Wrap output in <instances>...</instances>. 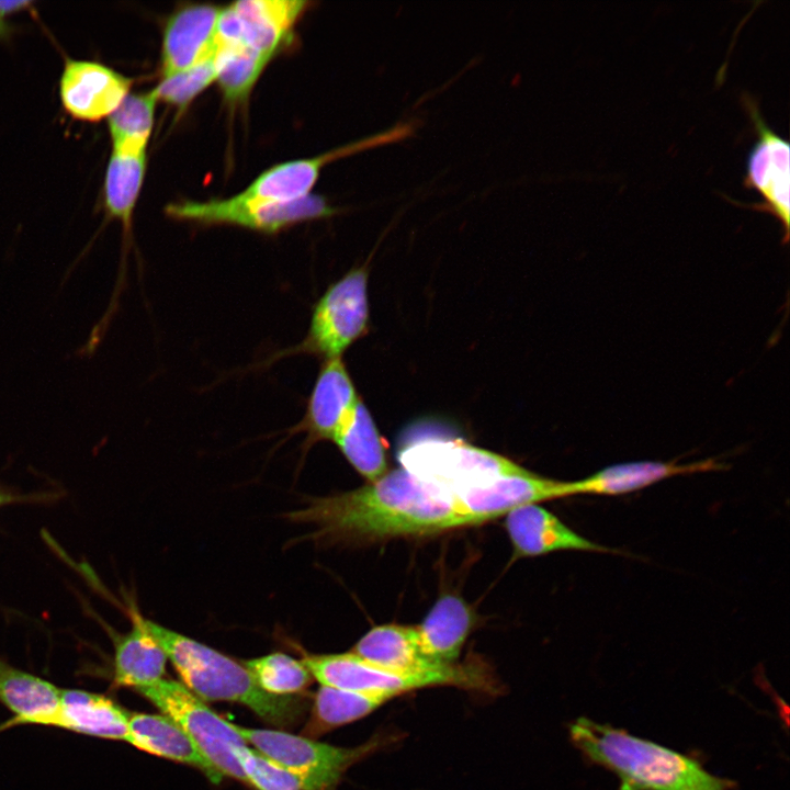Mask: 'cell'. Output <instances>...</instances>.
Returning <instances> with one entry per match:
<instances>
[{
	"mask_svg": "<svg viewBox=\"0 0 790 790\" xmlns=\"http://www.w3.org/2000/svg\"><path fill=\"white\" fill-rule=\"evenodd\" d=\"M144 624L184 686L199 698L240 703L276 726L293 723L303 712L297 698L264 692L244 665L215 648L150 619L144 618Z\"/></svg>",
	"mask_w": 790,
	"mask_h": 790,
	"instance_id": "cell-3",
	"label": "cell"
},
{
	"mask_svg": "<svg viewBox=\"0 0 790 790\" xmlns=\"http://www.w3.org/2000/svg\"><path fill=\"white\" fill-rule=\"evenodd\" d=\"M505 527L518 557L538 556L562 550L614 554L619 552L584 538L538 504L508 511Z\"/></svg>",
	"mask_w": 790,
	"mask_h": 790,
	"instance_id": "cell-16",
	"label": "cell"
},
{
	"mask_svg": "<svg viewBox=\"0 0 790 790\" xmlns=\"http://www.w3.org/2000/svg\"><path fill=\"white\" fill-rule=\"evenodd\" d=\"M129 613V631L113 635V680L137 690L163 678L168 657L145 628L144 617L134 609Z\"/></svg>",
	"mask_w": 790,
	"mask_h": 790,
	"instance_id": "cell-22",
	"label": "cell"
},
{
	"mask_svg": "<svg viewBox=\"0 0 790 790\" xmlns=\"http://www.w3.org/2000/svg\"><path fill=\"white\" fill-rule=\"evenodd\" d=\"M133 79L93 60L67 58L59 79L63 109L72 119H108L129 93Z\"/></svg>",
	"mask_w": 790,
	"mask_h": 790,
	"instance_id": "cell-12",
	"label": "cell"
},
{
	"mask_svg": "<svg viewBox=\"0 0 790 790\" xmlns=\"http://www.w3.org/2000/svg\"><path fill=\"white\" fill-rule=\"evenodd\" d=\"M216 78L217 64L214 53L183 71L161 78L153 91L157 100L183 111Z\"/></svg>",
	"mask_w": 790,
	"mask_h": 790,
	"instance_id": "cell-30",
	"label": "cell"
},
{
	"mask_svg": "<svg viewBox=\"0 0 790 790\" xmlns=\"http://www.w3.org/2000/svg\"><path fill=\"white\" fill-rule=\"evenodd\" d=\"M234 754L244 771L246 782L257 790H304L298 776L271 760L257 749L239 746Z\"/></svg>",
	"mask_w": 790,
	"mask_h": 790,
	"instance_id": "cell-31",
	"label": "cell"
},
{
	"mask_svg": "<svg viewBox=\"0 0 790 790\" xmlns=\"http://www.w3.org/2000/svg\"><path fill=\"white\" fill-rule=\"evenodd\" d=\"M368 270L354 268L332 283L315 304L305 338L286 353L321 359L342 353L368 330Z\"/></svg>",
	"mask_w": 790,
	"mask_h": 790,
	"instance_id": "cell-8",
	"label": "cell"
},
{
	"mask_svg": "<svg viewBox=\"0 0 790 790\" xmlns=\"http://www.w3.org/2000/svg\"><path fill=\"white\" fill-rule=\"evenodd\" d=\"M59 701L60 689L54 684L0 657V703L13 714L0 731L25 724L52 727Z\"/></svg>",
	"mask_w": 790,
	"mask_h": 790,
	"instance_id": "cell-18",
	"label": "cell"
},
{
	"mask_svg": "<svg viewBox=\"0 0 790 790\" xmlns=\"http://www.w3.org/2000/svg\"><path fill=\"white\" fill-rule=\"evenodd\" d=\"M308 1L242 0L222 9L216 42L240 45L272 58L286 44Z\"/></svg>",
	"mask_w": 790,
	"mask_h": 790,
	"instance_id": "cell-10",
	"label": "cell"
},
{
	"mask_svg": "<svg viewBox=\"0 0 790 790\" xmlns=\"http://www.w3.org/2000/svg\"><path fill=\"white\" fill-rule=\"evenodd\" d=\"M221 11L212 4H190L169 16L161 46L162 78L183 71L215 53Z\"/></svg>",
	"mask_w": 790,
	"mask_h": 790,
	"instance_id": "cell-14",
	"label": "cell"
},
{
	"mask_svg": "<svg viewBox=\"0 0 790 790\" xmlns=\"http://www.w3.org/2000/svg\"><path fill=\"white\" fill-rule=\"evenodd\" d=\"M147 165L146 153L112 150L106 165L103 196L108 214L122 222L125 233L131 230Z\"/></svg>",
	"mask_w": 790,
	"mask_h": 790,
	"instance_id": "cell-26",
	"label": "cell"
},
{
	"mask_svg": "<svg viewBox=\"0 0 790 790\" xmlns=\"http://www.w3.org/2000/svg\"><path fill=\"white\" fill-rule=\"evenodd\" d=\"M10 33V25L7 23L5 18L0 13V38L8 36Z\"/></svg>",
	"mask_w": 790,
	"mask_h": 790,
	"instance_id": "cell-34",
	"label": "cell"
},
{
	"mask_svg": "<svg viewBox=\"0 0 790 790\" xmlns=\"http://www.w3.org/2000/svg\"><path fill=\"white\" fill-rule=\"evenodd\" d=\"M15 500H16V497L14 495L0 489V507L4 506L7 504H10L12 501H15Z\"/></svg>",
	"mask_w": 790,
	"mask_h": 790,
	"instance_id": "cell-33",
	"label": "cell"
},
{
	"mask_svg": "<svg viewBox=\"0 0 790 790\" xmlns=\"http://www.w3.org/2000/svg\"><path fill=\"white\" fill-rule=\"evenodd\" d=\"M247 744L298 776L304 790H334L356 763L393 744L397 736L377 733L356 747H339L284 731L238 726Z\"/></svg>",
	"mask_w": 790,
	"mask_h": 790,
	"instance_id": "cell-5",
	"label": "cell"
},
{
	"mask_svg": "<svg viewBox=\"0 0 790 790\" xmlns=\"http://www.w3.org/2000/svg\"><path fill=\"white\" fill-rule=\"evenodd\" d=\"M127 743L150 755L195 767L214 783L223 779L184 731L165 714L129 713Z\"/></svg>",
	"mask_w": 790,
	"mask_h": 790,
	"instance_id": "cell-20",
	"label": "cell"
},
{
	"mask_svg": "<svg viewBox=\"0 0 790 790\" xmlns=\"http://www.w3.org/2000/svg\"><path fill=\"white\" fill-rule=\"evenodd\" d=\"M31 4V1L0 0V13L7 18L9 14L26 10Z\"/></svg>",
	"mask_w": 790,
	"mask_h": 790,
	"instance_id": "cell-32",
	"label": "cell"
},
{
	"mask_svg": "<svg viewBox=\"0 0 790 790\" xmlns=\"http://www.w3.org/2000/svg\"><path fill=\"white\" fill-rule=\"evenodd\" d=\"M569 735L590 763L618 776L620 790H730L735 786L690 756L608 724L579 718L571 724Z\"/></svg>",
	"mask_w": 790,
	"mask_h": 790,
	"instance_id": "cell-2",
	"label": "cell"
},
{
	"mask_svg": "<svg viewBox=\"0 0 790 790\" xmlns=\"http://www.w3.org/2000/svg\"><path fill=\"white\" fill-rule=\"evenodd\" d=\"M332 441L347 461L369 483L377 481L387 472L382 439L370 411L361 399Z\"/></svg>",
	"mask_w": 790,
	"mask_h": 790,
	"instance_id": "cell-24",
	"label": "cell"
},
{
	"mask_svg": "<svg viewBox=\"0 0 790 790\" xmlns=\"http://www.w3.org/2000/svg\"><path fill=\"white\" fill-rule=\"evenodd\" d=\"M284 517L311 526L300 541L317 546L424 537L485 522L466 511L450 490L403 467L350 492L308 497L304 507Z\"/></svg>",
	"mask_w": 790,
	"mask_h": 790,
	"instance_id": "cell-1",
	"label": "cell"
},
{
	"mask_svg": "<svg viewBox=\"0 0 790 790\" xmlns=\"http://www.w3.org/2000/svg\"><path fill=\"white\" fill-rule=\"evenodd\" d=\"M170 217L200 224H229L260 233L275 234L297 223L329 217L337 210L323 195L308 194L284 203H253L236 195L207 202L185 201L169 204Z\"/></svg>",
	"mask_w": 790,
	"mask_h": 790,
	"instance_id": "cell-9",
	"label": "cell"
},
{
	"mask_svg": "<svg viewBox=\"0 0 790 790\" xmlns=\"http://www.w3.org/2000/svg\"><path fill=\"white\" fill-rule=\"evenodd\" d=\"M726 469L714 458L680 464L676 461H633L612 464L591 475L568 482L569 496H618L637 492L678 475L715 472Z\"/></svg>",
	"mask_w": 790,
	"mask_h": 790,
	"instance_id": "cell-17",
	"label": "cell"
},
{
	"mask_svg": "<svg viewBox=\"0 0 790 790\" xmlns=\"http://www.w3.org/2000/svg\"><path fill=\"white\" fill-rule=\"evenodd\" d=\"M758 135L748 154L744 185L763 198L753 208L771 214L783 228V244L789 240L790 226V146L765 123L756 103L743 97Z\"/></svg>",
	"mask_w": 790,
	"mask_h": 790,
	"instance_id": "cell-11",
	"label": "cell"
},
{
	"mask_svg": "<svg viewBox=\"0 0 790 790\" xmlns=\"http://www.w3.org/2000/svg\"><path fill=\"white\" fill-rule=\"evenodd\" d=\"M171 719L224 776L246 782L234 749L248 745L238 726L221 718L184 685L162 678L136 690Z\"/></svg>",
	"mask_w": 790,
	"mask_h": 790,
	"instance_id": "cell-7",
	"label": "cell"
},
{
	"mask_svg": "<svg viewBox=\"0 0 790 790\" xmlns=\"http://www.w3.org/2000/svg\"><path fill=\"white\" fill-rule=\"evenodd\" d=\"M128 719L129 712L105 695L82 689H60L59 708L52 727L127 742Z\"/></svg>",
	"mask_w": 790,
	"mask_h": 790,
	"instance_id": "cell-19",
	"label": "cell"
},
{
	"mask_svg": "<svg viewBox=\"0 0 790 790\" xmlns=\"http://www.w3.org/2000/svg\"><path fill=\"white\" fill-rule=\"evenodd\" d=\"M217 82L230 104L244 102L271 60L250 48L216 44Z\"/></svg>",
	"mask_w": 790,
	"mask_h": 790,
	"instance_id": "cell-28",
	"label": "cell"
},
{
	"mask_svg": "<svg viewBox=\"0 0 790 790\" xmlns=\"http://www.w3.org/2000/svg\"><path fill=\"white\" fill-rule=\"evenodd\" d=\"M351 652L371 664L398 672L438 666L422 655L417 628L411 625L375 627L356 643Z\"/></svg>",
	"mask_w": 790,
	"mask_h": 790,
	"instance_id": "cell-23",
	"label": "cell"
},
{
	"mask_svg": "<svg viewBox=\"0 0 790 790\" xmlns=\"http://www.w3.org/2000/svg\"><path fill=\"white\" fill-rule=\"evenodd\" d=\"M452 494L466 511L484 521L496 519L517 507L569 496L568 482L543 477L530 471Z\"/></svg>",
	"mask_w": 790,
	"mask_h": 790,
	"instance_id": "cell-15",
	"label": "cell"
},
{
	"mask_svg": "<svg viewBox=\"0 0 790 790\" xmlns=\"http://www.w3.org/2000/svg\"><path fill=\"white\" fill-rule=\"evenodd\" d=\"M360 398L341 358L324 361L302 420L291 433L305 432V448L331 440Z\"/></svg>",
	"mask_w": 790,
	"mask_h": 790,
	"instance_id": "cell-13",
	"label": "cell"
},
{
	"mask_svg": "<svg viewBox=\"0 0 790 790\" xmlns=\"http://www.w3.org/2000/svg\"><path fill=\"white\" fill-rule=\"evenodd\" d=\"M313 678L321 686L391 699L418 689L456 687L495 695L500 686L490 668L477 659L438 665L421 670L398 672L371 664L353 654H306L303 659Z\"/></svg>",
	"mask_w": 790,
	"mask_h": 790,
	"instance_id": "cell-4",
	"label": "cell"
},
{
	"mask_svg": "<svg viewBox=\"0 0 790 790\" xmlns=\"http://www.w3.org/2000/svg\"><path fill=\"white\" fill-rule=\"evenodd\" d=\"M473 624L467 603L456 595H443L416 627L422 655L438 665L458 663Z\"/></svg>",
	"mask_w": 790,
	"mask_h": 790,
	"instance_id": "cell-21",
	"label": "cell"
},
{
	"mask_svg": "<svg viewBox=\"0 0 790 790\" xmlns=\"http://www.w3.org/2000/svg\"><path fill=\"white\" fill-rule=\"evenodd\" d=\"M403 469L450 492L487 485L529 470L492 451L449 439H424L398 453Z\"/></svg>",
	"mask_w": 790,
	"mask_h": 790,
	"instance_id": "cell-6",
	"label": "cell"
},
{
	"mask_svg": "<svg viewBox=\"0 0 790 790\" xmlns=\"http://www.w3.org/2000/svg\"><path fill=\"white\" fill-rule=\"evenodd\" d=\"M157 98L154 91L128 93L108 117L112 150L146 153L154 127Z\"/></svg>",
	"mask_w": 790,
	"mask_h": 790,
	"instance_id": "cell-27",
	"label": "cell"
},
{
	"mask_svg": "<svg viewBox=\"0 0 790 790\" xmlns=\"http://www.w3.org/2000/svg\"><path fill=\"white\" fill-rule=\"evenodd\" d=\"M244 666L260 689L274 696L296 695L313 680L302 659L298 661L281 652L245 661Z\"/></svg>",
	"mask_w": 790,
	"mask_h": 790,
	"instance_id": "cell-29",
	"label": "cell"
},
{
	"mask_svg": "<svg viewBox=\"0 0 790 790\" xmlns=\"http://www.w3.org/2000/svg\"><path fill=\"white\" fill-rule=\"evenodd\" d=\"M387 696L320 686L317 690L306 735L317 736L356 722L391 701Z\"/></svg>",
	"mask_w": 790,
	"mask_h": 790,
	"instance_id": "cell-25",
	"label": "cell"
}]
</instances>
